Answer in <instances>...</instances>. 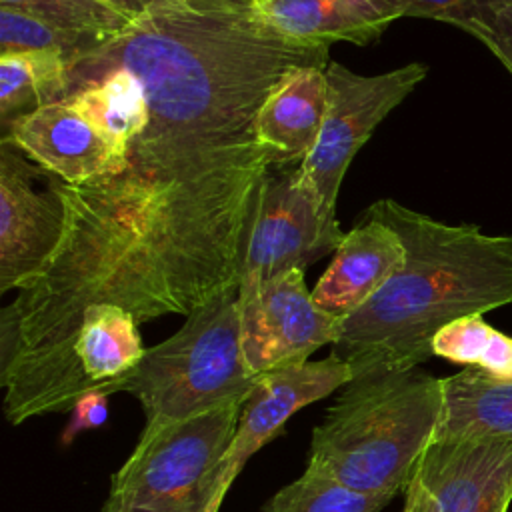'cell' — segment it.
Listing matches in <instances>:
<instances>
[{"label": "cell", "instance_id": "obj_15", "mask_svg": "<svg viewBox=\"0 0 512 512\" xmlns=\"http://www.w3.org/2000/svg\"><path fill=\"white\" fill-rule=\"evenodd\" d=\"M328 106L326 68L298 66L268 94L254 130L272 168L302 162L316 144Z\"/></svg>", "mask_w": 512, "mask_h": 512}, {"label": "cell", "instance_id": "obj_1", "mask_svg": "<svg viewBox=\"0 0 512 512\" xmlns=\"http://www.w3.org/2000/svg\"><path fill=\"white\" fill-rule=\"evenodd\" d=\"M328 46L278 32L260 0H156L70 66H120L146 90L148 122L120 168L80 184L48 172L64 234L44 272L0 312L10 424L70 412L72 344L86 308L138 324L190 316L238 290L258 194L272 168L254 122L298 66Z\"/></svg>", "mask_w": 512, "mask_h": 512}, {"label": "cell", "instance_id": "obj_17", "mask_svg": "<svg viewBox=\"0 0 512 512\" xmlns=\"http://www.w3.org/2000/svg\"><path fill=\"white\" fill-rule=\"evenodd\" d=\"M510 436L512 380L468 366L442 378V416L434 438Z\"/></svg>", "mask_w": 512, "mask_h": 512}, {"label": "cell", "instance_id": "obj_9", "mask_svg": "<svg viewBox=\"0 0 512 512\" xmlns=\"http://www.w3.org/2000/svg\"><path fill=\"white\" fill-rule=\"evenodd\" d=\"M350 380V366L334 354L262 374L254 390L242 402L234 436L208 492L206 512L220 510L224 496L248 458L282 434L286 422L298 410L334 394Z\"/></svg>", "mask_w": 512, "mask_h": 512}, {"label": "cell", "instance_id": "obj_19", "mask_svg": "<svg viewBox=\"0 0 512 512\" xmlns=\"http://www.w3.org/2000/svg\"><path fill=\"white\" fill-rule=\"evenodd\" d=\"M482 316H462L440 328L432 340V354L480 368L500 380H512V338Z\"/></svg>", "mask_w": 512, "mask_h": 512}, {"label": "cell", "instance_id": "obj_7", "mask_svg": "<svg viewBox=\"0 0 512 512\" xmlns=\"http://www.w3.org/2000/svg\"><path fill=\"white\" fill-rule=\"evenodd\" d=\"M340 224H328L314 192L296 170L266 174L242 262L238 298L258 292L264 284L292 268L334 252L342 242Z\"/></svg>", "mask_w": 512, "mask_h": 512}, {"label": "cell", "instance_id": "obj_4", "mask_svg": "<svg viewBox=\"0 0 512 512\" xmlns=\"http://www.w3.org/2000/svg\"><path fill=\"white\" fill-rule=\"evenodd\" d=\"M258 380L244 362L238 290H230L186 316L172 336L146 348L120 392L140 402L144 426H160L244 402Z\"/></svg>", "mask_w": 512, "mask_h": 512}, {"label": "cell", "instance_id": "obj_22", "mask_svg": "<svg viewBox=\"0 0 512 512\" xmlns=\"http://www.w3.org/2000/svg\"><path fill=\"white\" fill-rule=\"evenodd\" d=\"M0 6L98 38H112L132 22V18L100 0H0Z\"/></svg>", "mask_w": 512, "mask_h": 512}, {"label": "cell", "instance_id": "obj_26", "mask_svg": "<svg viewBox=\"0 0 512 512\" xmlns=\"http://www.w3.org/2000/svg\"><path fill=\"white\" fill-rule=\"evenodd\" d=\"M404 512H440L434 494L426 488L416 472L404 490Z\"/></svg>", "mask_w": 512, "mask_h": 512}, {"label": "cell", "instance_id": "obj_28", "mask_svg": "<svg viewBox=\"0 0 512 512\" xmlns=\"http://www.w3.org/2000/svg\"><path fill=\"white\" fill-rule=\"evenodd\" d=\"M502 512H508V508H506V510H502Z\"/></svg>", "mask_w": 512, "mask_h": 512}, {"label": "cell", "instance_id": "obj_27", "mask_svg": "<svg viewBox=\"0 0 512 512\" xmlns=\"http://www.w3.org/2000/svg\"><path fill=\"white\" fill-rule=\"evenodd\" d=\"M108 6H112L114 10L126 14L128 18H138L140 14H144L156 0H100Z\"/></svg>", "mask_w": 512, "mask_h": 512}, {"label": "cell", "instance_id": "obj_24", "mask_svg": "<svg viewBox=\"0 0 512 512\" xmlns=\"http://www.w3.org/2000/svg\"><path fill=\"white\" fill-rule=\"evenodd\" d=\"M512 74V0H508L492 22L476 36Z\"/></svg>", "mask_w": 512, "mask_h": 512}, {"label": "cell", "instance_id": "obj_3", "mask_svg": "<svg viewBox=\"0 0 512 512\" xmlns=\"http://www.w3.org/2000/svg\"><path fill=\"white\" fill-rule=\"evenodd\" d=\"M440 416L442 378L420 368L356 376L314 426L306 470L394 498L408 488Z\"/></svg>", "mask_w": 512, "mask_h": 512}, {"label": "cell", "instance_id": "obj_23", "mask_svg": "<svg viewBox=\"0 0 512 512\" xmlns=\"http://www.w3.org/2000/svg\"><path fill=\"white\" fill-rule=\"evenodd\" d=\"M406 16L430 18L456 26L474 38L492 22L508 0H400Z\"/></svg>", "mask_w": 512, "mask_h": 512}, {"label": "cell", "instance_id": "obj_14", "mask_svg": "<svg viewBox=\"0 0 512 512\" xmlns=\"http://www.w3.org/2000/svg\"><path fill=\"white\" fill-rule=\"evenodd\" d=\"M146 348L142 346L134 316L114 304H94L84 310L70 360L68 404L92 392L112 396L140 364Z\"/></svg>", "mask_w": 512, "mask_h": 512}, {"label": "cell", "instance_id": "obj_13", "mask_svg": "<svg viewBox=\"0 0 512 512\" xmlns=\"http://www.w3.org/2000/svg\"><path fill=\"white\" fill-rule=\"evenodd\" d=\"M406 248L398 232L386 222L362 216L344 232L326 272L312 288L314 302L346 318L364 306L404 264Z\"/></svg>", "mask_w": 512, "mask_h": 512}, {"label": "cell", "instance_id": "obj_20", "mask_svg": "<svg viewBox=\"0 0 512 512\" xmlns=\"http://www.w3.org/2000/svg\"><path fill=\"white\" fill-rule=\"evenodd\" d=\"M392 498L362 494L344 484L306 470L278 492H274L260 512H380Z\"/></svg>", "mask_w": 512, "mask_h": 512}, {"label": "cell", "instance_id": "obj_8", "mask_svg": "<svg viewBox=\"0 0 512 512\" xmlns=\"http://www.w3.org/2000/svg\"><path fill=\"white\" fill-rule=\"evenodd\" d=\"M240 346L256 376L298 366L340 336L342 318L322 310L306 288L304 270L278 274L258 292L238 298Z\"/></svg>", "mask_w": 512, "mask_h": 512}, {"label": "cell", "instance_id": "obj_11", "mask_svg": "<svg viewBox=\"0 0 512 512\" xmlns=\"http://www.w3.org/2000/svg\"><path fill=\"white\" fill-rule=\"evenodd\" d=\"M416 474L440 512H502L512 500V438H434Z\"/></svg>", "mask_w": 512, "mask_h": 512}, {"label": "cell", "instance_id": "obj_12", "mask_svg": "<svg viewBox=\"0 0 512 512\" xmlns=\"http://www.w3.org/2000/svg\"><path fill=\"white\" fill-rule=\"evenodd\" d=\"M0 142L18 148L28 160L66 184H80L106 170H116L126 158L86 114L68 100L32 110L6 128Z\"/></svg>", "mask_w": 512, "mask_h": 512}, {"label": "cell", "instance_id": "obj_25", "mask_svg": "<svg viewBox=\"0 0 512 512\" xmlns=\"http://www.w3.org/2000/svg\"><path fill=\"white\" fill-rule=\"evenodd\" d=\"M72 410H74V416H72L68 428L64 430L62 442H70L78 432H82L86 428H98L100 424H104V420L108 416V396L102 392L86 394L76 402V406Z\"/></svg>", "mask_w": 512, "mask_h": 512}, {"label": "cell", "instance_id": "obj_21", "mask_svg": "<svg viewBox=\"0 0 512 512\" xmlns=\"http://www.w3.org/2000/svg\"><path fill=\"white\" fill-rule=\"evenodd\" d=\"M108 38L68 30L40 20L22 10L0 6V54L8 52H54L70 64L94 50Z\"/></svg>", "mask_w": 512, "mask_h": 512}, {"label": "cell", "instance_id": "obj_5", "mask_svg": "<svg viewBox=\"0 0 512 512\" xmlns=\"http://www.w3.org/2000/svg\"><path fill=\"white\" fill-rule=\"evenodd\" d=\"M240 410L242 402H230L178 422L144 426L112 476L100 512H206Z\"/></svg>", "mask_w": 512, "mask_h": 512}, {"label": "cell", "instance_id": "obj_6", "mask_svg": "<svg viewBox=\"0 0 512 512\" xmlns=\"http://www.w3.org/2000/svg\"><path fill=\"white\" fill-rule=\"evenodd\" d=\"M428 66L410 62L390 72L364 76L340 62L326 66L328 106L310 154L300 162L298 174L314 192L322 216L336 224V200L342 178L368 142L374 128L426 78Z\"/></svg>", "mask_w": 512, "mask_h": 512}, {"label": "cell", "instance_id": "obj_18", "mask_svg": "<svg viewBox=\"0 0 512 512\" xmlns=\"http://www.w3.org/2000/svg\"><path fill=\"white\" fill-rule=\"evenodd\" d=\"M70 62L54 52L0 54V120H12L64 96Z\"/></svg>", "mask_w": 512, "mask_h": 512}, {"label": "cell", "instance_id": "obj_2", "mask_svg": "<svg viewBox=\"0 0 512 512\" xmlns=\"http://www.w3.org/2000/svg\"><path fill=\"white\" fill-rule=\"evenodd\" d=\"M364 216L392 226L404 242L400 270L342 320L330 354L352 378L418 368L446 324L512 304V234H486L476 224H446L392 198Z\"/></svg>", "mask_w": 512, "mask_h": 512}, {"label": "cell", "instance_id": "obj_16", "mask_svg": "<svg viewBox=\"0 0 512 512\" xmlns=\"http://www.w3.org/2000/svg\"><path fill=\"white\" fill-rule=\"evenodd\" d=\"M260 8L284 36L328 48L334 42L368 46L406 16L400 0H260Z\"/></svg>", "mask_w": 512, "mask_h": 512}, {"label": "cell", "instance_id": "obj_10", "mask_svg": "<svg viewBox=\"0 0 512 512\" xmlns=\"http://www.w3.org/2000/svg\"><path fill=\"white\" fill-rule=\"evenodd\" d=\"M44 168L18 148L0 142V294L24 290L56 254L64 234V206L46 182Z\"/></svg>", "mask_w": 512, "mask_h": 512}]
</instances>
